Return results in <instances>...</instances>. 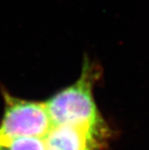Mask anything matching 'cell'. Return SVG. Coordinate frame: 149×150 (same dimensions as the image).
Returning a JSON list of instances; mask_svg holds the SVG:
<instances>
[{"label":"cell","instance_id":"obj_5","mask_svg":"<svg viewBox=\"0 0 149 150\" xmlns=\"http://www.w3.org/2000/svg\"><path fill=\"white\" fill-rule=\"evenodd\" d=\"M0 150H6L5 148H3V147H1V146H0Z\"/></svg>","mask_w":149,"mask_h":150},{"label":"cell","instance_id":"obj_2","mask_svg":"<svg viewBox=\"0 0 149 150\" xmlns=\"http://www.w3.org/2000/svg\"><path fill=\"white\" fill-rule=\"evenodd\" d=\"M5 108L0 123V146L21 137L45 138L52 129L46 102H34L4 93Z\"/></svg>","mask_w":149,"mask_h":150},{"label":"cell","instance_id":"obj_3","mask_svg":"<svg viewBox=\"0 0 149 150\" xmlns=\"http://www.w3.org/2000/svg\"><path fill=\"white\" fill-rule=\"evenodd\" d=\"M47 150H95L105 136L71 125L52 126L44 138Z\"/></svg>","mask_w":149,"mask_h":150},{"label":"cell","instance_id":"obj_1","mask_svg":"<svg viewBox=\"0 0 149 150\" xmlns=\"http://www.w3.org/2000/svg\"><path fill=\"white\" fill-rule=\"evenodd\" d=\"M96 73L85 61L81 78L46 102L52 126L71 125L106 137L107 127L93 97Z\"/></svg>","mask_w":149,"mask_h":150},{"label":"cell","instance_id":"obj_4","mask_svg":"<svg viewBox=\"0 0 149 150\" xmlns=\"http://www.w3.org/2000/svg\"><path fill=\"white\" fill-rule=\"evenodd\" d=\"M6 150H47L44 138L21 137L10 140L4 147Z\"/></svg>","mask_w":149,"mask_h":150}]
</instances>
